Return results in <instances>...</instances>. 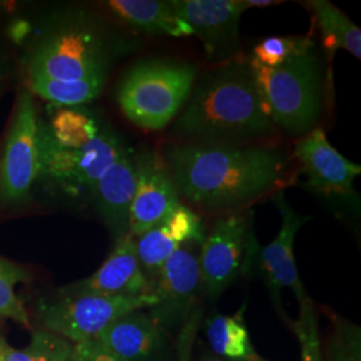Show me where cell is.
Masks as SVG:
<instances>
[{
    "label": "cell",
    "mask_w": 361,
    "mask_h": 361,
    "mask_svg": "<svg viewBox=\"0 0 361 361\" xmlns=\"http://www.w3.org/2000/svg\"><path fill=\"white\" fill-rule=\"evenodd\" d=\"M164 159L180 198L209 210L243 207L271 193L288 164L276 149L214 143L174 145Z\"/></svg>",
    "instance_id": "obj_1"
},
{
    "label": "cell",
    "mask_w": 361,
    "mask_h": 361,
    "mask_svg": "<svg viewBox=\"0 0 361 361\" xmlns=\"http://www.w3.org/2000/svg\"><path fill=\"white\" fill-rule=\"evenodd\" d=\"M185 104L174 133L189 142L233 145L277 133L249 61H233L207 73L194 83Z\"/></svg>",
    "instance_id": "obj_2"
},
{
    "label": "cell",
    "mask_w": 361,
    "mask_h": 361,
    "mask_svg": "<svg viewBox=\"0 0 361 361\" xmlns=\"http://www.w3.org/2000/svg\"><path fill=\"white\" fill-rule=\"evenodd\" d=\"M116 49L104 28L85 13L61 16L35 42L27 78L55 82L107 80Z\"/></svg>",
    "instance_id": "obj_3"
},
{
    "label": "cell",
    "mask_w": 361,
    "mask_h": 361,
    "mask_svg": "<svg viewBox=\"0 0 361 361\" xmlns=\"http://www.w3.org/2000/svg\"><path fill=\"white\" fill-rule=\"evenodd\" d=\"M197 67L180 59H147L133 66L118 87V104L131 123L162 130L188 102Z\"/></svg>",
    "instance_id": "obj_4"
},
{
    "label": "cell",
    "mask_w": 361,
    "mask_h": 361,
    "mask_svg": "<svg viewBox=\"0 0 361 361\" xmlns=\"http://www.w3.org/2000/svg\"><path fill=\"white\" fill-rule=\"evenodd\" d=\"M258 92L276 128L305 135L320 116V68L314 44L277 67L249 59Z\"/></svg>",
    "instance_id": "obj_5"
},
{
    "label": "cell",
    "mask_w": 361,
    "mask_h": 361,
    "mask_svg": "<svg viewBox=\"0 0 361 361\" xmlns=\"http://www.w3.org/2000/svg\"><path fill=\"white\" fill-rule=\"evenodd\" d=\"M129 146L107 125L85 147L65 149L54 142L46 123L39 118L38 180L71 198L90 197L91 190L104 170Z\"/></svg>",
    "instance_id": "obj_6"
},
{
    "label": "cell",
    "mask_w": 361,
    "mask_h": 361,
    "mask_svg": "<svg viewBox=\"0 0 361 361\" xmlns=\"http://www.w3.org/2000/svg\"><path fill=\"white\" fill-rule=\"evenodd\" d=\"M157 302L149 293L137 297H111L91 293H62L39 302V316L49 332L70 343L92 340L116 319Z\"/></svg>",
    "instance_id": "obj_7"
},
{
    "label": "cell",
    "mask_w": 361,
    "mask_h": 361,
    "mask_svg": "<svg viewBox=\"0 0 361 361\" xmlns=\"http://www.w3.org/2000/svg\"><path fill=\"white\" fill-rule=\"evenodd\" d=\"M39 116L32 92H19L0 157V209L26 204L38 180Z\"/></svg>",
    "instance_id": "obj_8"
},
{
    "label": "cell",
    "mask_w": 361,
    "mask_h": 361,
    "mask_svg": "<svg viewBox=\"0 0 361 361\" xmlns=\"http://www.w3.org/2000/svg\"><path fill=\"white\" fill-rule=\"evenodd\" d=\"M256 252L252 214L232 213L217 219L200 247L201 289L212 298L221 296L247 269Z\"/></svg>",
    "instance_id": "obj_9"
},
{
    "label": "cell",
    "mask_w": 361,
    "mask_h": 361,
    "mask_svg": "<svg viewBox=\"0 0 361 361\" xmlns=\"http://www.w3.org/2000/svg\"><path fill=\"white\" fill-rule=\"evenodd\" d=\"M200 244L188 243L169 258L152 283L157 302L149 308L159 329H174L192 313L201 289Z\"/></svg>",
    "instance_id": "obj_10"
},
{
    "label": "cell",
    "mask_w": 361,
    "mask_h": 361,
    "mask_svg": "<svg viewBox=\"0 0 361 361\" xmlns=\"http://www.w3.org/2000/svg\"><path fill=\"white\" fill-rule=\"evenodd\" d=\"M173 10L201 40L207 58L221 62L231 58L240 44L243 0H169Z\"/></svg>",
    "instance_id": "obj_11"
},
{
    "label": "cell",
    "mask_w": 361,
    "mask_h": 361,
    "mask_svg": "<svg viewBox=\"0 0 361 361\" xmlns=\"http://www.w3.org/2000/svg\"><path fill=\"white\" fill-rule=\"evenodd\" d=\"M137 183L130 212L129 233L134 237L152 229L182 205L164 155L154 150L135 154Z\"/></svg>",
    "instance_id": "obj_12"
},
{
    "label": "cell",
    "mask_w": 361,
    "mask_h": 361,
    "mask_svg": "<svg viewBox=\"0 0 361 361\" xmlns=\"http://www.w3.org/2000/svg\"><path fill=\"white\" fill-rule=\"evenodd\" d=\"M271 198L280 212L281 226L276 238L261 250L259 261L271 298L274 300L276 307L280 308V292L284 288L295 292L298 304L310 297L300 280L293 250L297 233L307 221H310V217L298 214L286 201L283 190H277Z\"/></svg>",
    "instance_id": "obj_13"
},
{
    "label": "cell",
    "mask_w": 361,
    "mask_h": 361,
    "mask_svg": "<svg viewBox=\"0 0 361 361\" xmlns=\"http://www.w3.org/2000/svg\"><path fill=\"white\" fill-rule=\"evenodd\" d=\"M61 292L111 297L149 295L152 283L141 267L135 238L130 233L118 237L114 249L98 271L85 280L63 288Z\"/></svg>",
    "instance_id": "obj_14"
},
{
    "label": "cell",
    "mask_w": 361,
    "mask_h": 361,
    "mask_svg": "<svg viewBox=\"0 0 361 361\" xmlns=\"http://www.w3.org/2000/svg\"><path fill=\"white\" fill-rule=\"evenodd\" d=\"M293 154L312 189L338 195L353 192V182L360 176L361 166L340 154L322 128H314L302 135Z\"/></svg>",
    "instance_id": "obj_15"
},
{
    "label": "cell",
    "mask_w": 361,
    "mask_h": 361,
    "mask_svg": "<svg viewBox=\"0 0 361 361\" xmlns=\"http://www.w3.org/2000/svg\"><path fill=\"white\" fill-rule=\"evenodd\" d=\"M205 237L202 219L183 204L164 221L137 237V255L150 283L180 246L188 243L202 245Z\"/></svg>",
    "instance_id": "obj_16"
},
{
    "label": "cell",
    "mask_w": 361,
    "mask_h": 361,
    "mask_svg": "<svg viewBox=\"0 0 361 361\" xmlns=\"http://www.w3.org/2000/svg\"><path fill=\"white\" fill-rule=\"evenodd\" d=\"M137 183V159L131 147H128L104 170L91 190L98 214L116 235L129 233L130 212Z\"/></svg>",
    "instance_id": "obj_17"
},
{
    "label": "cell",
    "mask_w": 361,
    "mask_h": 361,
    "mask_svg": "<svg viewBox=\"0 0 361 361\" xmlns=\"http://www.w3.org/2000/svg\"><path fill=\"white\" fill-rule=\"evenodd\" d=\"M94 340L125 361H154L162 350V331L142 310L116 319Z\"/></svg>",
    "instance_id": "obj_18"
},
{
    "label": "cell",
    "mask_w": 361,
    "mask_h": 361,
    "mask_svg": "<svg viewBox=\"0 0 361 361\" xmlns=\"http://www.w3.org/2000/svg\"><path fill=\"white\" fill-rule=\"evenodd\" d=\"M106 7L125 25L149 35L183 38L193 35L169 1L162 0H109Z\"/></svg>",
    "instance_id": "obj_19"
},
{
    "label": "cell",
    "mask_w": 361,
    "mask_h": 361,
    "mask_svg": "<svg viewBox=\"0 0 361 361\" xmlns=\"http://www.w3.org/2000/svg\"><path fill=\"white\" fill-rule=\"evenodd\" d=\"M244 307L235 314H217L207 322L209 345L229 361H269L259 356L244 322Z\"/></svg>",
    "instance_id": "obj_20"
},
{
    "label": "cell",
    "mask_w": 361,
    "mask_h": 361,
    "mask_svg": "<svg viewBox=\"0 0 361 361\" xmlns=\"http://www.w3.org/2000/svg\"><path fill=\"white\" fill-rule=\"evenodd\" d=\"M307 6L322 32L326 50L331 54L345 50L356 59H361V30L345 13L326 0H310Z\"/></svg>",
    "instance_id": "obj_21"
},
{
    "label": "cell",
    "mask_w": 361,
    "mask_h": 361,
    "mask_svg": "<svg viewBox=\"0 0 361 361\" xmlns=\"http://www.w3.org/2000/svg\"><path fill=\"white\" fill-rule=\"evenodd\" d=\"M46 128L54 142L65 149H80L92 142L104 125L86 107H61L46 122Z\"/></svg>",
    "instance_id": "obj_22"
},
{
    "label": "cell",
    "mask_w": 361,
    "mask_h": 361,
    "mask_svg": "<svg viewBox=\"0 0 361 361\" xmlns=\"http://www.w3.org/2000/svg\"><path fill=\"white\" fill-rule=\"evenodd\" d=\"M104 80L55 82L49 79H28V90L42 99L59 107L82 106L98 98L104 91Z\"/></svg>",
    "instance_id": "obj_23"
},
{
    "label": "cell",
    "mask_w": 361,
    "mask_h": 361,
    "mask_svg": "<svg viewBox=\"0 0 361 361\" xmlns=\"http://www.w3.org/2000/svg\"><path fill=\"white\" fill-rule=\"evenodd\" d=\"M73 343L49 331H39L26 348L13 349L0 343L3 361H70Z\"/></svg>",
    "instance_id": "obj_24"
},
{
    "label": "cell",
    "mask_w": 361,
    "mask_h": 361,
    "mask_svg": "<svg viewBox=\"0 0 361 361\" xmlns=\"http://www.w3.org/2000/svg\"><path fill=\"white\" fill-rule=\"evenodd\" d=\"M28 280L30 271L0 256V319H10L26 328H30V317L15 288Z\"/></svg>",
    "instance_id": "obj_25"
},
{
    "label": "cell",
    "mask_w": 361,
    "mask_h": 361,
    "mask_svg": "<svg viewBox=\"0 0 361 361\" xmlns=\"http://www.w3.org/2000/svg\"><path fill=\"white\" fill-rule=\"evenodd\" d=\"M323 347L324 361H361V331L355 324L334 317Z\"/></svg>",
    "instance_id": "obj_26"
},
{
    "label": "cell",
    "mask_w": 361,
    "mask_h": 361,
    "mask_svg": "<svg viewBox=\"0 0 361 361\" xmlns=\"http://www.w3.org/2000/svg\"><path fill=\"white\" fill-rule=\"evenodd\" d=\"M289 324L300 341L301 361H324L317 316L310 297L300 302L298 319L296 322H289Z\"/></svg>",
    "instance_id": "obj_27"
},
{
    "label": "cell",
    "mask_w": 361,
    "mask_h": 361,
    "mask_svg": "<svg viewBox=\"0 0 361 361\" xmlns=\"http://www.w3.org/2000/svg\"><path fill=\"white\" fill-rule=\"evenodd\" d=\"M310 46L313 42L308 38L269 37L255 47L253 59L267 67H277Z\"/></svg>",
    "instance_id": "obj_28"
},
{
    "label": "cell",
    "mask_w": 361,
    "mask_h": 361,
    "mask_svg": "<svg viewBox=\"0 0 361 361\" xmlns=\"http://www.w3.org/2000/svg\"><path fill=\"white\" fill-rule=\"evenodd\" d=\"M70 361H125L99 345L94 338L73 345Z\"/></svg>",
    "instance_id": "obj_29"
},
{
    "label": "cell",
    "mask_w": 361,
    "mask_h": 361,
    "mask_svg": "<svg viewBox=\"0 0 361 361\" xmlns=\"http://www.w3.org/2000/svg\"><path fill=\"white\" fill-rule=\"evenodd\" d=\"M246 10L249 8H265V7H271L274 4H280L281 1L279 0H243Z\"/></svg>",
    "instance_id": "obj_30"
},
{
    "label": "cell",
    "mask_w": 361,
    "mask_h": 361,
    "mask_svg": "<svg viewBox=\"0 0 361 361\" xmlns=\"http://www.w3.org/2000/svg\"><path fill=\"white\" fill-rule=\"evenodd\" d=\"M0 343H1V340H0ZM0 361H3V359H1V352H0Z\"/></svg>",
    "instance_id": "obj_31"
},
{
    "label": "cell",
    "mask_w": 361,
    "mask_h": 361,
    "mask_svg": "<svg viewBox=\"0 0 361 361\" xmlns=\"http://www.w3.org/2000/svg\"><path fill=\"white\" fill-rule=\"evenodd\" d=\"M212 361H222V360H212Z\"/></svg>",
    "instance_id": "obj_32"
}]
</instances>
